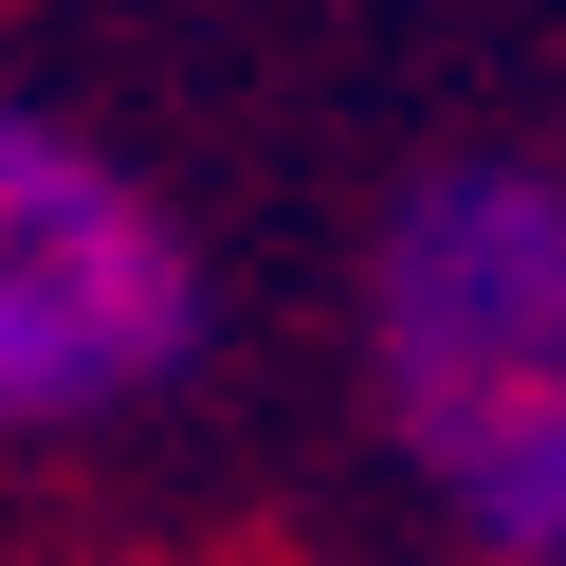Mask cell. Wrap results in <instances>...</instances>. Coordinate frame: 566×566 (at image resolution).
<instances>
[{"instance_id":"obj_1","label":"cell","mask_w":566,"mask_h":566,"mask_svg":"<svg viewBox=\"0 0 566 566\" xmlns=\"http://www.w3.org/2000/svg\"><path fill=\"white\" fill-rule=\"evenodd\" d=\"M366 384L457 566H566V184L439 165L366 256Z\"/></svg>"},{"instance_id":"obj_2","label":"cell","mask_w":566,"mask_h":566,"mask_svg":"<svg viewBox=\"0 0 566 566\" xmlns=\"http://www.w3.org/2000/svg\"><path fill=\"white\" fill-rule=\"evenodd\" d=\"M201 366V238L128 147L0 74V457L92 439Z\"/></svg>"}]
</instances>
